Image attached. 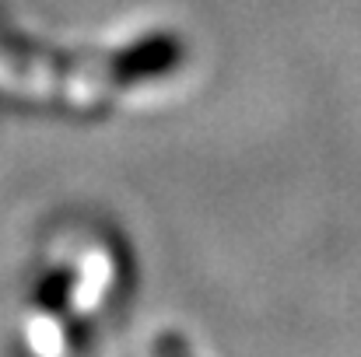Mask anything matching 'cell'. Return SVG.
<instances>
[{
  "label": "cell",
  "instance_id": "6da1fadb",
  "mask_svg": "<svg viewBox=\"0 0 361 357\" xmlns=\"http://www.w3.org/2000/svg\"><path fill=\"white\" fill-rule=\"evenodd\" d=\"M154 357H190V347H186L183 337H176V333H161V337L154 340Z\"/></svg>",
  "mask_w": 361,
  "mask_h": 357
}]
</instances>
